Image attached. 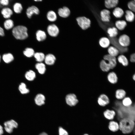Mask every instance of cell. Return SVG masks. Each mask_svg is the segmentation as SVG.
Wrapping results in <instances>:
<instances>
[{"mask_svg": "<svg viewBox=\"0 0 135 135\" xmlns=\"http://www.w3.org/2000/svg\"><path fill=\"white\" fill-rule=\"evenodd\" d=\"M116 27L120 30H124L126 26L127 23L126 22L123 20H118L115 22Z\"/></svg>", "mask_w": 135, "mask_h": 135, "instance_id": "obj_23", "label": "cell"}, {"mask_svg": "<svg viewBox=\"0 0 135 135\" xmlns=\"http://www.w3.org/2000/svg\"><path fill=\"white\" fill-rule=\"evenodd\" d=\"M36 36V39L38 41H43L46 38V35L45 32L41 30H39L37 31Z\"/></svg>", "mask_w": 135, "mask_h": 135, "instance_id": "obj_34", "label": "cell"}, {"mask_svg": "<svg viewBox=\"0 0 135 135\" xmlns=\"http://www.w3.org/2000/svg\"><path fill=\"white\" fill-rule=\"evenodd\" d=\"M13 9L15 13L19 14L21 13L22 10V6L20 3L16 2L13 5Z\"/></svg>", "mask_w": 135, "mask_h": 135, "instance_id": "obj_39", "label": "cell"}, {"mask_svg": "<svg viewBox=\"0 0 135 135\" xmlns=\"http://www.w3.org/2000/svg\"><path fill=\"white\" fill-rule=\"evenodd\" d=\"M126 92L124 90L120 89L117 90L115 92V96L118 100H122L126 96Z\"/></svg>", "mask_w": 135, "mask_h": 135, "instance_id": "obj_27", "label": "cell"}, {"mask_svg": "<svg viewBox=\"0 0 135 135\" xmlns=\"http://www.w3.org/2000/svg\"><path fill=\"white\" fill-rule=\"evenodd\" d=\"M120 64L124 66H126L129 64L128 60L125 55L121 54L119 55L117 58Z\"/></svg>", "mask_w": 135, "mask_h": 135, "instance_id": "obj_28", "label": "cell"}, {"mask_svg": "<svg viewBox=\"0 0 135 135\" xmlns=\"http://www.w3.org/2000/svg\"><path fill=\"white\" fill-rule=\"evenodd\" d=\"M108 54L114 57L117 56L120 53L118 50L113 46H109L108 49Z\"/></svg>", "mask_w": 135, "mask_h": 135, "instance_id": "obj_29", "label": "cell"}, {"mask_svg": "<svg viewBox=\"0 0 135 135\" xmlns=\"http://www.w3.org/2000/svg\"><path fill=\"white\" fill-rule=\"evenodd\" d=\"M124 14L123 10L119 7L115 8L112 11V14L114 16L117 18H121Z\"/></svg>", "mask_w": 135, "mask_h": 135, "instance_id": "obj_25", "label": "cell"}, {"mask_svg": "<svg viewBox=\"0 0 135 135\" xmlns=\"http://www.w3.org/2000/svg\"><path fill=\"white\" fill-rule=\"evenodd\" d=\"M39 12V10L38 8L34 6H32L27 8L26 10V14L27 17L30 18L33 14H38Z\"/></svg>", "mask_w": 135, "mask_h": 135, "instance_id": "obj_13", "label": "cell"}, {"mask_svg": "<svg viewBox=\"0 0 135 135\" xmlns=\"http://www.w3.org/2000/svg\"><path fill=\"white\" fill-rule=\"evenodd\" d=\"M4 133V128L0 124V135H2Z\"/></svg>", "mask_w": 135, "mask_h": 135, "instance_id": "obj_46", "label": "cell"}, {"mask_svg": "<svg viewBox=\"0 0 135 135\" xmlns=\"http://www.w3.org/2000/svg\"><path fill=\"white\" fill-rule=\"evenodd\" d=\"M1 13L3 17L6 19H10L13 14V11L10 8L5 7L2 8Z\"/></svg>", "mask_w": 135, "mask_h": 135, "instance_id": "obj_15", "label": "cell"}, {"mask_svg": "<svg viewBox=\"0 0 135 135\" xmlns=\"http://www.w3.org/2000/svg\"><path fill=\"white\" fill-rule=\"evenodd\" d=\"M132 78L133 80L135 81V72L132 76Z\"/></svg>", "mask_w": 135, "mask_h": 135, "instance_id": "obj_47", "label": "cell"}, {"mask_svg": "<svg viewBox=\"0 0 135 135\" xmlns=\"http://www.w3.org/2000/svg\"><path fill=\"white\" fill-rule=\"evenodd\" d=\"M56 60L55 56L52 54H48L45 56L44 61L46 64L48 65H52Z\"/></svg>", "mask_w": 135, "mask_h": 135, "instance_id": "obj_18", "label": "cell"}, {"mask_svg": "<svg viewBox=\"0 0 135 135\" xmlns=\"http://www.w3.org/2000/svg\"><path fill=\"white\" fill-rule=\"evenodd\" d=\"M130 60L132 62L135 63V52L132 53L130 55Z\"/></svg>", "mask_w": 135, "mask_h": 135, "instance_id": "obj_44", "label": "cell"}, {"mask_svg": "<svg viewBox=\"0 0 135 135\" xmlns=\"http://www.w3.org/2000/svg\"><path fill=\"white\" fill-rule=\"evenodd\" d=\"M36 69L41 74H44L46 72V68L45 64L42 62H38L35 65Z\"/></svg>", "mask_w": 135, "mask_h": 135, "instance_id": "obj_30", "label": "cell"}, {"mask_svg": "<svg viewBox=\"0 0 135 135\" xmlns=\"http://www.w3.org/2000/svg\"><path fill=\"white\" fill-rule=\"evenodd\" d=\"M0 56L3 61L6 63H10L14 59V56L10 53H5Z\"/></svg>", "mask_w": 135, "mask_h": 135, "instance_id": "obj_24", "label": "cell"}, {"mask_svg": "<svg viewBox=\"0 0 135 135\" xmlns=\"http://www.w3.org/2000/svg\"><path fill=\"white\" fill-rule=\"evenodd\" d=\"M118 0H106L104 1V6L108 9L116 7L119 3Z\"/></svg>", "mask_w": 135, "mask_h": 135, "instance_id": "obj_19", "label": "cell"}, {"mask_svg": "<svg viewBox=\"0 0 135 135\" xmlns=\"http://www.w3.org/2000/svg\"><path fill=\"white\" fill-rule=\"evenodd\" d=\"M76 20L78 25L82 30H86L90 26V20L85 16L78 17L76 18Z\"/></svg>", "mask_w": 135, "mask_h": 135, "instance_id": "obj_3", "label": "cell"}, {"mask_svg": "<svg viewBox=\"0 0 135 135\" xmlns=\"http://www.w3.org/2000/svg\"><path fill=\"white\" fill-rule=\"evenodd\" d=\"M104 60L106 61L109 65L110 69H113L117 64L116 59V57L112 56L108 54L104 55L103 57Z\"/></svg>", "mask_w": 135, "mask_h": 135, "instance_id": "obj_8", "label": "cell"}, {"mask_svg": "<svg viewBox=\"0 0 135 135\" xmlns=\"http://www.w3.org/2000/svg\"><path fill=\"white\" fill-rule=\"evenodd\" d=\"M34 50L29 47H26L23 51V54L28 58H30L34 56Z\"/></svg>", "mask_w": 135, "mask_h": 135, "instance_id": "obj_35", "label": "cell"}, {"mask_svg": "<svg viewBox=\"0 0 135 135\" xmlns=\"http://www.w3.org/2000/svg\"><path fill=\"white\" fill-rule=\"evenodd\" d=\"M47 30L48 34L51 36L55 37L57 36L59 32V30L55 24H52L48 26Z\"/></svg>", "mask_w": 135, "mask_h": 135, "instance_id": "obj_11", "label": "cell"}, {"mask_svg": "<svg viewBox=\"0 0 135 135\" xmlns=\"http://www.w3.org/2000/svg\"><path fill=\"white\" fill-rule=\"evenodd\" d=\"M118 41L120 44L124 48H128L130 44V38L126 34H123L120 36L118 38Z\"/></svg>", "mask_w": 135, "mask_h": 135, "instance_id": "obj_5", "label": "cell"}, {"mask_svg": "<svg viewBox=\"0 0 135 135\" xmlns=\"http://www.w3.org/2000/svg\"><path fill=\"white\" fill-rule=\"evenodd\" d=\"M12 33L15 38L21 40L26 39L28 36L27 28L22 25L14 26L12 29Z\"/></svg>", "mask_w": 135, "mask_h": 135, "instance_id": "obj_2", "label": "cell"}, {"mask_svg": "<svg viewBox=\"0 0 135 135\" xmlns=\"http://www.w3.org/2000/svg\"><path fill=\"white\" fill-rule=\"evenodd\" d=\"M104 117L109 120H113L116 115V111L113 110L107 109L103 112Z\"/></svg>", "mask_w": 135, "mask_h": 135, "instance_id": "obj_12", "label": "cell"}, {"mask_svg": "<svg viewBox=\"0 0 135 135\" xmlns=\"http://www.w3.org/2000/svg\"><path fill=\"white\" fill-rule=\"evenodd\" d=\"M4 35V30L3 28L0 26V36H3Z\"/></svg>", "mask_w": 135, "mask_h": 135, "instance_id": "obj_45", "label": "cell"}, {"mask_svg": "<svg viewBox=\"0 0 135 135\" xmlns=\"http://www.w3.org/2000/svg\"><path fill=\"white\" fill-rule=\"evenodd\" d=\"M1 56H0V61L1 60Z\"/></svg>", "mask_w": 135, "mask_h": 135, "instance_id": "obj_50", "label": "cell"}, {"mask_svg": "<svg viewBox=\"0 0 135 135\" xmlns=\"http://www.w3.org/2000/svg\"><path fill=\"white\" fill-rule=\"evenodd\" d=\"M109 38L110 40V43L118 50L120 53H123L128 51V47L124 48L118 42V38H110L109 37Z\"/></svg>", "mask_w": 135, "mask_h": 135, "instance_id": "obj_7", "label": "cell"}, {"mask_svg": "<svg viewBox=\"0 0 135 135\" xmlns=\"http://www.w3.org/2000/svg\"><path fill=\"white\" fill-rule=\"evenodd\" d=\"M97 102L98 105L102 107L106 106L110 102L108 96L104 94L100 95L98 98Z\"/></svg>", "mask_w": 135, "mask_h": 135, "instance_id": "obj_9", "label": "cell"}, {"mask_svg": "<svg viewBox=\"0 0 135 135\" xmlns=\"http://www.w3.org/2000/svg\"><path fill=\"white\" fill-rule=\"evenodd\" d=\"M36 74L33 70H30L26 72L25 74L26 78L29 81L34 80L36 78Z\"/></svg>", "mask_w": 135, "mask_h": 135, "instance_id": "obj_32", "label": "cell"}, {"mask_svg": "<svg viewBox=\"0 0 135 135\" xmlns=\"http://www.w3.org/2000/svg\"><path fill=\"white\" fill-rule=\"evenodd\" d=\"M100 66L101 70L104 72H108L110 69L108 63L104 60H102L100 61Z\"/></svg>", "mask_w": 135, "mask_h": 135, "instance_id": "obj_31", "label": "cell"}, {"mask_svg": "<svg viewBox=\"0 0 135 135\" xmlns=\"http://www.w3.org/2000/svg\"><path fill=\"white\" fill-rule=\"evenodd\" d=\"M109 130L113 132H116L119 130L118 122L114 120L110 121L108 126Z\"/></svg>", "mask_w": 135, "mask_h": 135, "instance_id": "obj_14", "label": "cell"}, {"mask_svg": "<svg viewBox=\"0 0 135 135\" xmlns=\"http://www.w3.org/2000/svg\"><path fill=\"white\" fill-rule=\"evenodd\" d=\"M121 104L122 105L125 107L130 106L132 104L131 99L129 97L126 96L122 100Z\"/></svg>", "mask_w": 135, "mask_h": 135, "instance_id": "obj_36", "label": "cell"}, {"mask_svg": "<svg viewBox=\"0 0 135 135\" xmlns=\"http://www.w3.org/2000/svg\"><path fill=\"white\" fill-rule=\"evenodd\" d=\"M107 79L111 84H114L118 81V78L116 74L114 72H110L108 75Z\"/></svg>", "mask_w": 135, "mask_h": 135, "instance_id": "obj_26", "label": "cell"}, {"mask_svg": "<svg viewBox=\"0 0 135 135\" xmlns=\"http://www.w3.org/2000/svg\"><path fill=\"white\" fill-rule=\"evenodd\" d=\"M110 12L106 9H104L101 10L100 13L101 20L104 22H109L111 18Z\"/></svg>", "mask_w": 135, "mask_h": 135, "instance_id": "obj_10", "label": "cell"}, {"mask_svg": "<svg viewBox=\"0 0 135 135\" xmlns=\"http://www.w3.org/2000/svg\"><path fill=\"white\" fill-rule=\"evenodd\" d=\"M106 32L108 37L110 38L116 37L118 34V30L114 26L108 28L106 30Z\"/></svg>", "mask_w": 135, "mask_h": 135, "instance_id": "obj_17", "label": "cell"}, {"mask_svg": "<svg viewBox=\"0 0 135 135\" xmlns=\"http://www.w3.org/2000/svg\"><path fill=\"white\" fill-rule=\"evenodd\" d=\"M35 1H42V0H35Z\"/></svg>", "mask_w": 135, "mask_h": 135, "instance_id": "obj_48", "label": "cell"}, {"mask_svg": "<svg viewBox=\"0 0 135 135\" xmlns=\"http://www.w3.org/2000/svg\"><path fill=\"white\" fill-rule=\"evenodd\" d=\"M58 133L59 135H68V132L61 127L59 128Z\"/></svg>", "mask_w": 135, "mask_h": 135, "instance_id": "obj_42", "label": "cell"}, {"mask_svg": "<svg viewBox=\"0 0 135 135\" xmlns=\"http://www.w3.org/2000/svg\"><path fill=\"white\" fill-rule=\"evenodd\" d=\"M4 129L6 132L9 134H11L14 129L16 128L18 126V123L13 120H11L4 122Z\"/></svg>", "mask_w": 135, "mask_h": 135, "instance_id": "obj_4", "label": "cell"}, {"mask_svg": "<svg viewBox=\"0 0 135 135\" xmlns=\"http://www.w3.org/2000/svg\"><path fill=\"white\" fill-rule=\"evenodd\" d=\"M83 135H89V134H84Z\"/></svg>", "mask_w": 135, "mask_h": 135, "instance_id": "obj_49", "label": "cell"}, {"mask_svg": "<svg viewBox=\"0 0 135 135\" xmlns=\"http://www.w3.org/2000/svg\"><path fill=\"white\" fill-rule=\"evenodd\" d=\"M119 130L123 134H128L131 133L135 127V122L132 119L127 117L122 118L118 122Z\"/></svg>", "mask_w": 135, "mask_h": 135, "instance_id": "obj_1", "label": "cell"}, {"mask_svg": "<svg viewBox=\"0 0 135 135\" xmlns=\"http://www.w3.org/2000/svg\"><path fill=\"white\" fill-rule=\"evenodd\" d=\"M36 104L38 106H41L45 104V97L44 96L41 94H37L34 99Z\"/></svg>", "mask_w": 135, "mask_h": 135, "instance_id": "obj_16", "label": "cell"}, {"mask_svg": "<svg viewBox=\"0 0 135 135\" xmlns=\"http://www.w3.org/2000/svg\"><path fill=\"white\" fill-rule=\"evenodd\" d=\"M34 56L36 61L41 62L44 60L45 56L43 53L36 52L34 53Z\"/></svg>", "mask_w": 135, "mask_h": 135, "instance_id": "obj_37", "label": "cell"}, {"mask_svg": "<svg viewBox=\"0 0 135 135\" xmlns=\"http://www.w3.org/2000/svg\"><path fill=\"white\" fill-rule=\"evenodd\" d=\"M127 6L129 10L135 13V0H130L128 2Z\"/></svg>", "mask_w": 135, "mask_h": 135, "instance_id": "obj_41", "label": "cell"}, {"mask_svg": "<svg viewBox=\"0 0 135 135\" xmlns=\"http://www.w3.org/2000/svg\"><path fill=\"white\" fill-rule=\"evenodd\" d=\"M99 44L102 48H106L109 46L110 42L109 38L106 37H103L99 39Z\"/></svg>", "mask_w": 135, "mask_h": 135, "instance_id": "obj_21", "label": "cell"}, {"mask_svg": "<svg viewBox=\"0 0 135 135\" xmlns=\"http://www.w3.org/2000/svg\"><path fill=\"white\" fill-rule=\"evenodd\" d=\"M18 89L20 93L22 94H27L30 92L29 90L27 88L26 85L24 82L20 84Z\"/></svg>", "mask_w": 135, "mask_h": 135, "instance_id": "obj_38", "label": "cell"}, {"mask_svg": "<svg viewBox=\"0 0 135 135\" xmlns=\"http://www.w3.org/2000/svg\"><path fill=\"white\" fill-rule=\"evenodd\" d=\"M0 4L3 6L7 7L9 4V0H0Z\"/></svg>", "mask_w": 135, "mask_h": 135, "instance_id": "obj_43", "label": "cell"}, {"mask_svg": "<svg viewBox=\"0 0 135 135\" xmlns=\"http://www.w3.org/2000/svg\"><path fill=\"white\" fill-rule=\"evenodd\" d=\"M4 24V28L7 30L12 29L14 27V22L10 19H6Z\"/></svg>", "mask_w": 135, "mask_h": 135, "instance_id": "obj_33", "label": "cell"}, {"mask_svg": "<svg viewBox=\"0 0 135 135\" xmlns=\"http://www.w3.org/2000/svg\"><path fill=\"white\" fill-rule=\"evenodd\" d=\"M47 17L48 20L50 21L54 22L56 20L57 16L54 12L50 10L48 12Z\"/></svg>", "mask_w": 135, "mask_h": 135, "instance_id": "obj_40", "label": "cell"}, {"mask_svg": "<svg viewBox=\"0 0 135 135\" xmlns=\"http://www.w3.org/2000/svg\"><path fill=\"white\" fill-rule=\"evenodd\" d=\"M58 13L60 16L64 18H66L70 15V11L68 8L64 6L58 9Z\"/></svg>", "mask_w": 135, "mask_h": 135, "instance_id": "obj_22", "label": "cell"}, {"mask_svg": "<svg viewBox=\"0 0 135 135\" xmlns=\"http://www.w3.org/2000/svg\"><path fill=\"white\" fill-rule=\"evenodd\" d=\"M65 100L67 104L71 106H76L78 102L76 96L74 94H67L65 97Z\"/></svg>", "mask_w": 135, "mask_h": 135, "instance_id": "obj_6", "label": "cell"}, {"mask_svg": "<svg viewBox=\"0 0 135 135\" xmlns=\"http://www.w3.org/2000/svg\"><path fill=\"white\" fill-rule=\"evenodd\" d=\"M125 18L126 20L129 22H132L135 19V14L133 12L130 10H126L125 12Z\"/></svg>", "mask_w": 135, "mask_h": 135, "instance_id": "obj_20", "label": "cell"}]
</instances>
